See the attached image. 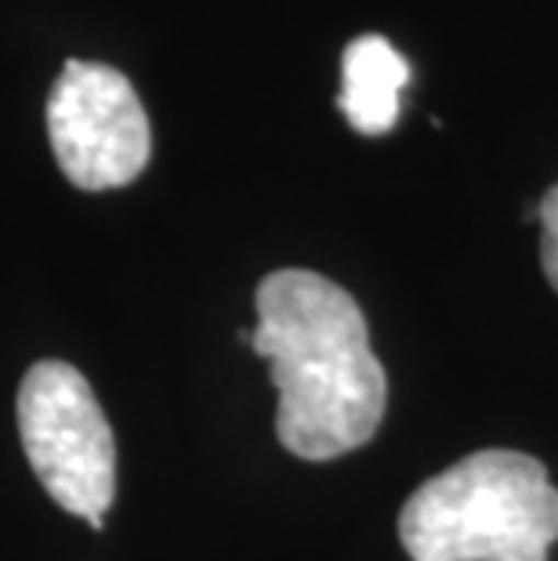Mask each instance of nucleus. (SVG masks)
<instances>
[{
  "instance_id": "nucleus-1",
  "label": "nucleus",
  "mask_w": 558,
  "mask_h": 561,
  "mask_svg": "<svg viewBox=\"0 0 558 561\" xmlns=\"http://www.w3.org/2000/svg\"><path fill=\"white\" fill-rule=\"evenodd\" d=\"M251 348L276 385V435L301 460H334L366 446L385 421L388 377L371 348L363 308L308 268L258 283Z\"/></svg>"
},
{
  "instance_id": "nucleus-5",
  "label": "nucleus",
  "mask_w": 558,
  "mask_h": 561,
  "mask_svg": "<svg viewBox=\"0 0 558 561\" xmlns=\"http://www.w3.org/2000/svg\"><path fill=\"white\" fill-rule=\"evenodd\" d=\"M410 83V62L377 33L352 41L341 62L338 105L360 135H388L399 121V94Z\"/></svg>"
},
{
  "instance_id": "nucleus-2",
  "label": "nucleus",
  "mask_w": 558,
  "mask_h": 561,
  "mask_svg": "<svg viewBox=\"0 0 558 561\" xmlns=\"http://www.w3.org/2000/svg\"><path fill=\"white\" fill-rule=\"evenodd\" d=\"M399 540L413 561H548L558 489L526 453H471L407 500Z\"/></svg>"
},
{
  "instance_id": "nucleus-4",
  "label": "nucleus",
  "mask_w": 558,
  "mask_h": 561,
  "mask_svg": "<svg viewBox=\"0 0 558 561\" xmlns=\"http://www.w3.org/2000/svg\"><path fill=\"white\" fill-rule=\"evenodd\" d=\"M47 138L84 193L124 188L149 167L152 135L130 80L102 62H66L47 99Z\"/></svg>"
},
{
  "instance_id": "nucleus-6",
  "label": "nucleus",
  "mask_w": 558,
  "mask_h": 561,
  "mask_svg": "<svg viewBox=\"0 0 558 561\" xmlns=\"http://www.w3.org/2000/svg\"><path fill=\"white\" fill-rule=\"evenodd\" d=\"M540 221V261H544V276L558 290V185L548 188V196L537 207Z\"/></svg>"
},
{
  "instance_id": "nucleus-3",
  "label": "nucleus",
  "mask_w": 558,
  "mask_h": 561,
  "mask_svg": "<svg viewBox=\"0 0 558 561\" xmlns=\"http://www.w3.org/2000/svg\"><path fill=\"white\" fill-rule=\"evenodd\" d=\"M19 435L47 496L102 529L116 496V438L77 366L47 359L22 377Z\"/></svg>"
}]
</instances>
